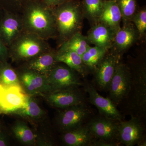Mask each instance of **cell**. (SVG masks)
<instances>
[{
    "label": "cell",
    "mask_w": 146,
    "mask_h": 146,
    "mask_svg": "<svg viewBox=\"0 0 146 146\" xmlns=\"http://www.w3.org/2000/svg\"><path fill=\"white\" fill-rule=\"evenodd\" d=\"M24 31L47 40L56 39V27L52 8L41 0H32L21 14Z\"/></svg>",
    "instance_id": "obj_1"
},
{
    "label": "cell",
    "mask_w": 146,
    "mask_h": 146,
    "mask_svg": "<svg viewBox=\"0 0 146 146\" xmlns=\"http://www.w3.org/2000/svg\"><path fill=\"white\" fill-rule=\"evenodd\" d=\"M132 80L129 93L119 106L121 113L143 121L146 116V68L145 62L136 61L129 66Z\"/></svg>",
    "instance_id": "obj_2"
},
{
    "label": "cell",
    "mask_w": 146,
    "mask_h": 146,
    "mask_svg": "<svg viewBox=\"0 0 146 146\" xmlns=\"http://www.w3.org/2000/svg\"><path fill=\"white\" fill-rule=\"evenodd\" d=\"M58 47L77 33H82L84 17L80 0H70L52 8Z\"/></svg>",
    "instance_id": "obj_3"
},
{
    "label": "cell",
    "mask_w": 146,
    "mask_h": 146,
    "mask_svg": "<svg viewBox=\"0 0 146 146\" xmlns=\"http://www.w3.org/2000/svg\"><path fill=\"white\" fill-rule=\"evenodd\" d=\"M9 57L16 60H28L51 49L46 40L23 31L8 47Z\"/></svg>",
    "instance_id": "obj_4"
},
{
    "label": "cell",
    "mask_w": 146,
    "mask_h": 146,
    "mask_svg": "<svg viewBox=\"0 0 146 146\" xmlns=\"http://www.w3.org/2000/svg\"><path fill=\"white\" fill-rule=\"evenodd\" d=\"M60 109L56 117V122L63 133L86 124L94 116V112L86 103Z\"/></svg>",
    "instance_id": "obj_5"
},
{
    "label": "cell",
    "mask_w": 146,
    "mask_h": 146,
    "mask_svg": "<svg viewBox=\"0 0 146 146\" xmlns=\"http://www.w3.org/2000/svg\"><path fill=\"white\" fill-rule=\"evenodd\" d=\"M132 76L128 64L121 60L118 64L107 91L108 98L117 107L125 99L130 91Z\"/></svg>",
    "instance_id": "obj_6"
},
{
    "label": "cell",
    "mask_w": 146,
    "mask_h": 146,
    "mask_svg": "<svg viewBox=\"0 0 146 146\" xmlns=\"http://www.w3.org/2000/svg\"><path fill=\"white\" fill-rule=\"evenodd\" d=\"M143 121L131 117L128 121H119L117 141L120 145L133 146L145 140V129Z\"/></svg>",
    "instance_id": "obj_7"
},
{
    "label": "cell",
    "mask_w": 146,
    "mask_h": 146,
    "mask_svg": "<svg viewBox=\"0 0 146 146\" xmlns=\"http://www.w3.org/2000/svg\"><path fill=\"white\" fill-rule=\"evenodd\" d=\"M121 58L108 50L101 60L93 74L94 85L101 91H108L110 82Z\"/></svg>",
    "instance_id": "obj_8"
},
{
    "label": "cell",
    "mask_w": 146,
    "mask_h": 146,
    "mask_svg": "<svg viewBox=\"0 0 146 146\" xmlns=\"http://www.w3.org/2000/svg\"><path fill=\"white\" fill-rule=\"evenodd\" d=\"M79 74L67 65L57 64L47 75L51 91L83 86Z\"/></svg>",
    "instance_id": "obj_9"
},
{
    "label": "cell",
    "mask_w": 146,
    "mask_h": 146,
    "mask_svg": "<svg viewBox=\"0 0 146 146\" xmlns=\"http://www.w3.org/2000/svg\"><path fill=\"white\" fill-rule=\"evenodd\" d=\"M29 96L22 86H7L0 84V114H11L24 107Z\"/></svg>",
    "instance_id": "obj_10"
},
{
    "label": "cell",
    "mask_w": 146,
    "mask_h": 146,
    "mask_svg": "<svg viewBox=\"0 0 146 146\" xmlns=\"http://www.w3.org/2000/svg\"><path fill=\"white\" fill-rule=\"evenodd\" d=\"M82 86L88 94L89 102L97 108L100 115L115 121L124 119L123 115L114 103L108 97L100 95L92 83L84 80Z\"/></svg>",
    "instance_id": "obj_11"
},
{
    "label": "cell",
    "mask_w": 146,
    "mask_h": 146,
    "mask_svg": "<svg viewBox=\"0 0 146 146\" xmlns=\"http://www.w3.org/2000/svg\"><path fill=\"white\" fill-rule=\"evenodd\" d=\"M45 96L51 105L59 109L86 103L85 96L79 87L51 91Z\"/></svg>",
    "instance_id": "obj_12"
},
{
    "label": "cell",
    "mask_w": 146,
    "mask_h": 146,
    "mask_svg": "<svg viewBox=\"0 0 146 146\" xmlns=\"http://www.w3.org/2000/svg\"><path fill=\"white\" fill-rule=\"evenodd\" d=\"M119 121L108 119L100 115H94L86 125L95 139L119 143L117 141Z\"/></svg>",
    "instance_id": "obj_13"
},
{
    "label": "cell",
    "mask_w": 146,
    "mask_h": 146,
    "mask_svg": "<svg viewBox=\"0 0 146 146\" xmlns=\"http://www.w3.org/2000/svg\"><path fill=\"white\" fill-rule=\"evenodd\" d=\"M24 31L20 14L2 11L0 17V39L9 47Z\"/></svg>",
    "instance_id": "obj_14"
},
{
    "label": "cell",
    "mask_w": 146,
    "mask_h": 146,
    "mask_svg": "<svg viewBox=\"0 0 146 146\" xmlns=\"http://www.w3.org/2000/svg\"><path fill=\"white\" fill-rule=\"evenodd\" d=\"M139 40V34L133 23L123 25L115 34L109 50L121 58L123 55Z\"/></svg>",
    "instance_id": "obj_15"
},
{
    "label": "cell",
    "mask_w": 146,
    "mask_h": 146,
    "mask_svg": "<svg viewBox=\"0 0 146 146\" xmlns=\"http://www.w3.org/2000/svg\"><path fill=\"white\" fill-rule=\"evenodd\" d=\"M19 79L29 96L51 91L46 76L26 69L21 73Z\"/></svg>",
    "instance_id": "obj_16"
},
{
    "label": "cell",
    "mask_w": 146,
    "mask_h": 146,
    "mask_svg": "<svg viewBox=\"0 0 146 146\" xmlns=\"http://www.w3.org/2000/svg\"><path fill=\"white\" fill-rule=\"evenodd\" d=\"M91 27L86 36L89 44L109 50L116 33L102 23H99Z\"/></svg>",
    "instance_id": "obj_17"
},
{
    "label": "cell",
    "mask_w": 146,
    "mask_h": 146,
    "mask_svg": "<svg viewBox=\"0 0 146 146\" xmlns=\"http://www.w3.org/2000/svg\"><path fill=\"white\" fill-rule=\"evenodd\" d=\"M56 50L51 49L27 60L26 69L47 76L58 63L56 59Z\"/></svg>",
    "instance_id": "obj_18"
},
{
    "label": "cell",
    "mask_w": 146,
    "mask_h": 146,
    "mask_svg": "<svg viewBox=\"0 0 146 146\" xmlns=\"http://www.w3.org/2000/svg\"><path fill=\"white\" fill-rule=\"evenodd\" d=\"M122 15L115 0H105L99 23L106 25L115 33L121 28Z\"/></svg>",
    "instance_id": "obj_19"
},
{
    "label": "cell",
    "mask_w": 146,
    "mask_h": 146,
    "mask_svg": "<svg viewBox=\"0 0 146 146\" xmlns=\"http://www.w3.org/2000/svg\"><path fill=\"white\" fill-rule=\"evenodd\" d=\"M94 139L86 124L63 132L62 137L63 143L68 146H90Z\"/></svg>",
    "instance_id": "obj_20"
},
{
    "label": "cell",
    "mask_w": 146,
    "mask_h": 146,
    "mask_svg": "<svg viewBox=\"0 0 146 146\" xmlns=\"http://www.w3.org/2000/svg\"><path fill=\"white\" fill-rule=\"evenodd\" d=\"M56 59L58 63H62L84 77L90 74L83 63L81 56L72 51L56 50Z\"/></svg>",
    "instance_id": "obj_21"
},
{
    "label": "cell",
    "mask_w": 146,
    "mask_h": 146,
    "mask_svg": "<svg viewBox=\"0 0 146 146\" xmlns=\"http://www.w3.org/2000/svg\"><path fill=\"white\" fill-rule=\"evenodd\" d=\"M82 11L91 27L99 23L105 0H80Z\"/></svg>",
    "instance_id": "obj_22"
},
{
    "label": "cell",
    "mask_w": 146,
    "mask_h": 146,
    "mask_svg": "<svg viewBox=\"0 0 146 146\" xmlns=\"http://www.w3.org/2000/svg\"><path fill=\"white\" fill-rule=\"evenodd\" d=\"M109 50L95 46L88 47L82 57L90 74L94 73L99 63Z\"/></svg>",
    "instance_id": "obj_23"
},
{
    "label": "cell",
    "mask_w": 146,
    "mask_h": 146,
    "mask_svg": "<svg viewBox=\"0 0 146 146\" xmlns=\"http://www.w3.org/2000/svg\"><path fill=\"white\" fill-rule=\"evenodd\" d=\"M90 46L86 36L82 33H78L63 43L57 50L72 51L82 56Z\"/></svg>",
    "instance_id": "obj_24"
},
{
    "label": "cell",
    "mask_w": 146,
    "mask_h": 146,
    "mask_svg": "<svg viewBox=\"0 0 146 146\" xmlns=\"http://www.w3.org/2000/svg\"><path fill=\"white\" fill-rule=\"evenodd\" d=\"M14 135L21 143L27 145H33L36 141V136L25 123L18 121L12 127Z\"/></svg>",
    "instance_id": "obj_25"
},
{
    "label": "cell",
    "mask_w": 146,
    "mask_h": 146,
    "mask_svg": "<svg viewBox=\"0 0 146 146\" xmlns=\"http://www.w3.org/2000/svg\"><path fill=\"white\" fill-rule=\"evenodd\" d=\"M0 84L7 86H21L17 73L7 61L0 63Z\"/></svg>",
    "instance_id": "obj_26"
},
{
    "label": "cell",
    "mask_w": 146,
    "mask_h": 146,
    "mask_svg": "<svg viewBox=\"0 0 146 146\" xmlns=\"http://www.w3.org/2000/svg\"><path fill=\"white\" fill-rule=\"evenodd\" d=\"M44 111L39 107L35 101L29 96L25 106L16 110L11 114H14L25 117L40 118L44 115Z\"/></svg>",
    "instance_id": "obj_27"
},
{
    "label": "cell",
    "mask_w": 146,
    "mask_h": 146,
    "mask_svg": "<svg viewBox=\"0 0 146 146\" xmlns=\"http://www.w3.org/2000/svg\"><path fill=\"white\" fill-rule=\"evenodd\" d=\"M122 15L123 25L131 23V20L138 8L136 0H115Z\"/></svg>",
    "instance_id": "obj_28"
},
{
    "label": "cell",
    "mask_w": 146,
    "mask_h": 146,
    "mask_svg": "<svg viewBox=\"0 0 146 146\" xmlns=\"http://www.w3.org/2000/svg\"><path fill=\"white\" fill-rule=\"evenodd\" d=\"M139 34L140 40L145 39L146 35V8L145 6L138 7L131 20Z\"/></svg>",
    "instance_id": "obj_29"
},
{
    "label": "cell",
    "mask_w": 146,
    "mask_h": 146,
    "mask_svg": "<svg viewBox=\"0 0 146 146\" xmlns=\"http://www.w3.org/2000/svg\"><path fill=\"white\" fill-rule=\"evenodd\" d=\"M32 0H0V8L3 11H8L21 15L26 5Z\"/></svg>",
    "instance_id": "obj_30"
},
{
    "label": "cell",
    "mask_w": 146,
    "mask_h": 146,
    "mask_svg": "<svg viewBox=\"0 0 146 146\" xmlns=\"http://www.w3.org/2000/svg\"><path fill=\"white\" fill-rule=\"evenodd\" d=\"M9 57L8 47L0 39V63L7 61Z\"/></svg>",
    "instance_id": "obj_31"
},
{
    "label": "cell",
    "mask_w": 146,
    "mask_h": 146,
    "mask_svg": "<svg viewBox=\"0 0 146 146\" xmlns=\"http://www.w3.org/2000/svg\"><path fill=\"white\" fill-rule=\"evenodd\" d=\"M119 144L116 142H110V141L102 140V139H95L94 138L91 143L90 146H118Z\"/></svg>",
    "instance_id": "obj_32"
},
{
    "label": "cell",
    "mask_w": 146,
    "mask_h": 146,
    "mask_svg": "<svg viewBox=\"0 0 146 146\" xmlns=\"http://www.w3.org/2000/svg\"><path fill=\"white\" fill-rule=\"evenodd\" d=\"M47 6L53 8L70 0H41Z\"/></svg>",
    "instance_id": "obj_33"
},
{
    "label": "cell",
    "mask_w": 146,
    "mask_h": 146,
    "mask_svg": "<svg viewBox=\"0 0 146 146\" xmlns=\"http://www.w3.org/2000/svg\"><path fill=\"white\" fill-rule=\"evenodd\" d=\"M9 142L4 133L0 131V146H8Z\"/></svg>",
    "instance_id": "obj_34"
},
{
    "label": "cell",
    "mask_w": 146,
    "mask_h": 146,
    "mask_svg": "<svg viewBox=\"0 0 146 146\" xmlns=\"http://www.w3.org/2000/svg\"><path fill=\"white\" fill-rule=\"evenodd\" d=\"M138 146H146V141L145 140H143L141 141L137 145Z\"/></svg>",
    "instance_id": "obj_35"
},
{
    "label": "cell",
    "mask_w": 146,
    "mask_h": 146,
    "mask_svg": "<svg viewBox=\"0 0 146 146\" xmlns=\"http://www.w3.org/2000/svg\"><path fill=\"white\" fill-rule=\"evenodd\" d=\"M3 11L1 10V8H0V17H1V15Z\"/></svg>",
    "instance_id": "obj_36"
}]
</instances>
